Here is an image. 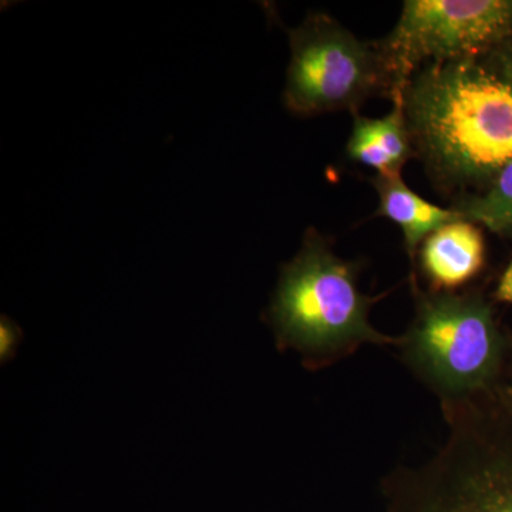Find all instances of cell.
Returning <instances> with one entry per match:
<instances>
[{
	"label": "cell",
	"mask_w": 512,
	"mask_h": 512,
	"mask_svg": "<svg viewBox=\"0 0 512 512\" xmlns=\"http://www.w3.org/2000/svg\"><path fill=\"white\" fill-rule=\"evenodd\" d=\"M414 153L446 190L487 187L512 161V84L483 57L427 63L402 92Z\"/></svg>",
	"instance_id": "6da1fadb"
},
{
	"label": "cell",
	"mask_w": 512,
	"mask_h": 512,
	"mask_svg": "<svg viewBox=\"0 0 512 512\" xmlns=\"http://www.w3.org/2000/svg\"><path fill=\"white\" fill-rule=\"evenodd\" d=\"M441 410L446 441L383 478V512H512L511 404L495 390Z\"/></svg>",
	"instance_id": "7a4b0ae2"
},
{
	"label": "cell",
	"mask_w": 512,
	"mask_h": 512,
	"mask_svg": "<svg viewBox=\"0 0 512 512\" xmlns=\"http://www.w3.org/2000/svg\"><path fill=\"white\" fill-rule=\"evenodd\" d=\"M382 298L365 295L359 265L336 255L311 228L295 258L282 266L266 320L278 350H295L306 369L320 370L365 345L399 346L400 336L384 335L370 323V309Z\"/></svg>",
	"instance_id": "3957f363"
},
{
	"label": "cell",
	"mask_w": 512,
	"mask_h": 512,
	"mask_svg": "<svg viewBox=\"0 0 512 512\" xmlns=\"http://www.w3.org/2000/svg\"><path fill=\"white\" fill-rule=\"evenodd\" d=\"M414 316L397 349L440 406L495 392L503 382L510 336L478 292L423 291L412 278Z\"/></svg>",
	"instance_id": "277c9868"
},
{
	"label": "cell",
	"mask_w": 512,
	"mask_h": 512,
	"mask_svg": "<svg viewBox=\"0 0 512 512\" xmlns=\"http://www.w3.org/2000/svg\"><path fill=\"white\" fill-rule=\"evenodd\" d=\"M285 106L296 116L357 110L373 96L393 100L392 76L377 42H362L326 13L289 30Z\"/></svg>",
	"instance_id": "5b68a950"
},
{
	"label": "cell",
	"mask_w": 512,
	"mask_h": 512,
	"mask_svg": "<svg viewBox=\"0 0 512 512\" xmlns=\"http://www.w3.org/2000/svg\"><path fill=\"white\" fill-rule=\"evenodd\" d=\"M511 37L510 0H407L377 46L396 97L424 64L484 57Z\"/></svg>",
	"instance_id": "8992f818"
},
{
	"label": "cell",
	"mask_w": 512,
	"mask_h": 512,
	"mask_svg": "<svg viewBox=\"0 0 512 512\" xmlns=\"http://www.w3.org/2000/svg\"><path fill=\"white\" fill-rule=\"evenodd\" d=\"M419 251L421 272L431 291H454L476 278L485 264L483 232L466 220L437 229Z\"/></svg>",
	"instance_id": "52a82bcc"
},
{
	"label": "cell",
	"mask_w": 512,
	"mask_h": 512,
	"mask_svg": "<svg viewBox=\"0 0 512 512\" xmlns=\"http://www.w3.org/2000/svg\"><path fill=\"white\" fill-rule=\"evenodd\" d=\"M392 101V111L380 119L353 114L352 134L346 146L350 160L373 168L380 177H402L404 165L416 157L402 93Z\"/></svg>",
	"instance_id": "ba28073f"
},
{
	"label": "cell",
	"mask_w": 512,
	"mask_h": 512,
	"mask_svg": "<svg viewBox=\"0 0 512 512\" xmlns=\"http://www.w3.org/2000/svg\"><path fill=\"white\" fill-rule=\"evenodd\" d=\"M372 184L379 195L376 217L389 218L402 228L404 248L414 261L423 242L437 229L464 220L453 208H441L410 190L402 177L376 175Z\"/></svg>",
	"instance_id": "9c48e42d"
},
{
	"label": "cell",
	"mask_w": 512,
	"mask_h": 512,
	"mask_svg": "<svg viewBox=\"0 0 512 512\" xmlns=\"http://www.w3.org/2000/svg\"><path fill=\"white\" fill-rule=\"evenodd\" d=\"M453 210L473 224H483L497 234L512 235V161L483 191L463 195Z\"/></svg>",
	"instance_id": "30bf717a"
},
{
	"label": "cell",
	"mask_w": 512,
	"mask_h": 512,
	"mask_svg": "<svg viewBox=\"0 0 512 512\" xmlns=\"http://www.w3.org/2000/svg\"><path fill=\"white\" fill-rule=\"evenodd\" d=\"M22 339L23 332L18 323L3 315L0 319V360L3 365L16 356Z\"/></svg>",
	"instance_id": "8fae6325"
},
{
	"label": "cell",
	"mask_w": 512,
	"mask_h": 512,
	"mask_svg": "<svg viewBox=\"0 0 512 512\" xmlns=\"http://www.w3.org/2000/svg\"><path fill=\"white\" fill-rule=\"evenodd\" d=\"M483 59L495 73L512 84V47L508 46L507 42L488 53Z\"/></svg>",
	"instance_id": "7c38bea8"
},
{
	"label": "cell",
	"mask_w": 512,
	"mask_h": 512,
	"mask_svg": "<svg viewBox=\"0 0 512 512\" xmlns=\"http://www.w3.org/2000/svg\"><path fill=\"white\" fill-rule=\"evenodd\" d=\"M495 298L501 302L512 303V262L501 276L500 284L495 291Z\"/></svg>",
	"instance_id": "4fadbf2b"
},
{
	"label": "cell",
	"mask_w": 512,
	"mask_h": 512,
	"mask_svg": "<svg viewBox=\"0 0 512 512\" xmlns=\"http://www.w3.org/2000/svg\"><path fill=\"white\" fill-rule=\"evenodd\" d=\"M500 393L503 394L504 399L512 406V338L510 336V352H508L507 366H505V372L503 382L498 387Z\"/></svg>",
	"instance_id": "5bb4252c"
}]
</instances>
